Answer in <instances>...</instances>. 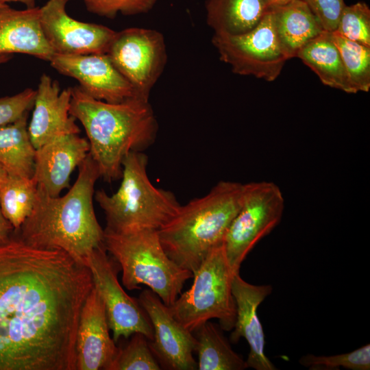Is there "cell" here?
<instances>
[{"mask_svg": "<svg viewBox=\"0 0 370 370\" xmlns=\"http://www.w3.org/2000/svg\"><path fill=\"white\" fill-rule=\"evenodd\" d=\"M89 269L60 249L0 239V370H76Z\"/></svg>", "mask_w": 370, "mask_h": 370, "instance_id": "1", "label": "cell"}, {"mask_svg": "<svg viewBox=\"0 0 370 370\" xmlns=\"http://www.w3.org/2000/svg\"><path fill=\"white\" fill-rule=\"evenodd\" d=\"M78 169L75 183L63 196L51 197L38 188L33 210L16 232L29 245L62 250L86 266L88 256L103 246L104 230L93 206L100 174L90 153Z\"/></svg>", "mask_w": 370, "mask_h": 370, "instance_id": "2", "label": "cell"}, {"mask_svg": "<svg viewBox=\"0 0 370 370\" xmlns=\"http://www.w3.org/2000/svg\"><path fill=\"white\" fill-rule=\"evenodd\" d=\"M70 114L84 127L89 153L100 177L121 178L122 164L132 151H143L156 140L158 124L149 99L133 97L120 103L95 99L79 85L71 87Z\"/></svg>", "mask_w": 370, "mask_h": 370, "instance_id": "3", "label": "cell"}, {"mask_svg": "<svg viewBox=\"0 0 370 370\" xmlns=\"http://www.w3.org/2000/svg\"><path fill=\"white\" fill-rule=\"evenodd\" d=\"M244 184L221 181L204 196L181 205L158 230L162 247L176 264L195 272L208 253L223 244L243 201Z\"/></svg>", "mask_w": 370, "mask_h": 370, "instance_id": "4", "label": "cell"}, {"mask_svg": "<svg viewBox=\"0 0 370 370\" xmlns=\"http://www.w3.org/2000/svg\"><path fill=\"white\" fill-rule=\"evenodd\" d=\"M147 164L143 151L130 152L123 161L117 190L111 195L104 190L95 193L106 216L105 230L117 233L158 230L177 214L181 204L172 192L151 182Z\"/></svg>", "mask_w": 370, "mask_h": 370, "instance_id": "5", "label": "cell"}, {"mask_svg": "<svg viewBox=\"0 0 370 370\" xmlns=\"http://www.w3.org/2000/svg\"><path fill=\"white\" fill-rule=\"evenodd\" d=\"M103 245L119 264L127 289H140V285H145L167 306L181 294L186 281L193 277L191 271L168 256L156 230L117 233L104 229Z\"/></svg>", "mask_w": 370, "mask_h": 370, "instance_id": "6", "label": "cell"}, {"mask_svg": "<svg viewBox=\"0 0 370 370\" xmlns=\"http://www.w3.org/2000/svg\"><path fill=\"white\" fill-rule=\"evenodd\" d=\"M234 275L223 244L213 248L193 273L191 287L168 306L173 317L192 332L212 319L219 320L222 330H232L236 315L232 291Z\"/></svg>", "mask_w": 370, "mask_h": 370, "instance_id": "7", "label": "cell"}, {"mask_svg": "<svg viewBox=\"0 0 370 370\" xmlns=\"http://www.w3.org/2000/svg\"><path fill=\"white\" fill-rule=\"evenodd\" d=\"M284 199L280 188L271 182L244 184L241 206L223 240L229 265L234 274L256 243L280 222Z\"/></svg>", "mask_w": 370, "mask_h": 370, "instance_id": "8", "label": "cell"}, {"mask_svg": "<svg viewBox=\"0 0 370 370\" xmlns=\"http://www.w3.org/2000/svg\"><path fill=\"white\" fill-rule=\"evenodd\" d=\"M212 43L233 73L267 82L275 80L289 60L278 39L271 8L250 31L233 36L214 34Z\"/></svg>", "mask_w": 370, "mask_h": 370, "instance_id": "9", "label": "cell"}, {"mask_svg": "<svg viewBox=\"0 0 370 370\" xmlns=\"http://www.w3.org/2000/svg\"><path fill=\"white\" fill-rule=\"evenodd\" d=\"M106 54L138 96L149 99L167 61L164 36L155 29L127 28L116 32Z\"/></svg>", "mask_w": 370, "mask_h": 370, "instance_id": "10", "label": "cell"}, {"mask_svg": "<svg viewBox=\"0 0 370 370\" xmlns=\"http://www.w3.org/2000/svg\"><path fill=\"white\" fill-rule=\"evenodd\" d=\"M93 286L101 298L112 338L116 343L121 337L128 338L141 333L151 341L153 330L150 319L138 301L123 290L117 278V268L108 258L103 246L94 249L87 257Z\"/></svg>", "mask_w": 370, "mask_h": 370, "instance_id": "11", "label": "cell"}, {"mask_svg": "<svg viewBox=\"0 0 370 370\" xmlns=\"http://www.w3.org/2000/svg\"><path fill=\"white\" fill-rule=\"evenodd\" d=\"M67 2L48 0L40 8L41 27L54 53H106L116 32L102 25L72 18L66 11Z\"/></svg>", "mask_w": 370, "mask_h": 370, "instance_id": "12", "label": "cell"}, {"mask_svg": "<svg viewBox=\"0 0 370 370\" xmlns=\"http://www.w3.org/2000/svg\"><path fill=\"white\" fill-rule=\"evenodd\" d=\"M138 302L153 327V337L149 346L154 356L169 369H197L193 357L197 341L193 332L173 317L169 307L151 290L143 291Z\"/></svg>", "mask_w": 370, "mask_h": 370, "instance_id": "13", "label": "cell"}, {"mask_svg": "<svg viewBox=\"0 0 370 370\" xmlns=\"http://www.w3.org/2000/svg\"><path fill=\"white\" fill-rule=\"evenodd\" d=\"M49 62L60 74L77 80L82 89L95 99L120 103L133 97H140L106 53H54Z\"/></svg>", "mask_w": 370, "mask_h": 370, "instance_id": "14", "label": "cell"}, {"mask_svg": "<svg viewBox=\"0 0 370 370\" xmlns=\"http://www.w3.org/2000/svg\"><path fill=\"white\" fill-rule=\"evenodd\" d=\"M109 330L103 302L93 286L80 312L75 342L76 370H110L119 348Z\"/></svg>", "mask_w": 370, "mask_h": 370, "instance_id": "15", "label": "cell"}, {"mask_svg": "<svg viewBox=\"0 0 370 370\" xmlns=\"http://www.w3.org/2000/svg\"><path fill=\"white\" fill-rule=\"evenodd\" d=\"M88 139L79 134L59 136L36 149L32 177L39 189L51 197L70 188L73 171L89 153Z\"/></svg>", "mask_w": 370, "mask_h": 370, "instance_id": "16", "label": "cell"}, {"mask_svg": "<svg viewBox=\"0 0 370 370\" xmlns=\"http://www.w3.org/2000/svg\"><path fill=\"white\" fill-rule=\"evenodd\" d=\"M71 87L61 90L58 81L42 74L37 89L32 118L28 125L31 141L36 149L65 134L80 130L70 113Z\"/></svg>", "mask_w": 370, "mask_h": 370, "instance_id": "17", "label": "cell"}, {"mask_svg": "<svg viewBox=\"0 0 370 370\" xmlns=\"http://www.w3.org/2000/svg\"><path fill=\"white\" fill-rule=\"evenodd\" d=\"M236 315L230 336L232 343L244 338L249 346L246 361L247 368L256 370H275V365L264 353L265 338L261 322L258 316L260 304L271 293L270 285H254L245 281L236 273L232 283Z\"/></svg>", "mask_w": 370, "mask_h": 370, "instance_id": "18", "label": "cell"}, {"mask_svg": "<svg viewBox=\"0 0 370 370\" xmlns=\"http://www.w3.org/2000/svg\"><path fill=\"white\" fill-rule=\"evenodd\" d=\"M40 8L18 10L0 8V56L24 53L50 61L54 54L43 34Z\"/></svg>", "mask_w": 370, "mask_h": 370, "instance_id": "19", "label": "cell"}, {"mask_svg": "<svg viewBox=\"0 0 370 370\" xmlns=\"http://www.w3.org/2000/svg\"><path fill=\"white\" fill-rule=\"evenodd\" d=\"M273 23L279 42L288 59L324 30L304 0H293L271 7Z\"/></svg>", "mask_w": 370, "mask_h": 370, "instance_id": "20", "label": "cell"}, {"mask_svg": "<svg viewBox=\"0 0 370 370\" xmlns=\"http://www.w3.org/2000/svg\"><path fill=\"white\" fill-rule=\"evenodd\" d=\"M269 8L264 0H208L206 22L214 34L239 35L254 28Z\"/></svg>", "mask_w": 370, "mask_h": 370, "instance_id": "21", "label": "cell"}, {"mask_svg": "<svg viewBox=\"0 0 370 370\" xmlns=\"http://www.w3.org/2000/svg\"><path fill=\"white\" fill-rule=\"evenodd\" d=\"M325 86L347 93H357L348 78L340 52L332 33L323 31L297 53Z\"/></svg>", "mask_w": 370, "mask_h": 370, "instance_id": "22", "label": "cell"}, {"mask_svg": "<svg viewBox=\"0 0 370 370\" xmlns=\"http://www.w3.org/2000/svg\"><path fill=\"white\" fill-rule=\"evenodd\" d=\"M28 113L0 126V164L8 174L31 178L34 172L36 148L28 132Z\"/></svg>", "mask_w": 370, "mask_h": 370, "instance_id": "23", "label": "cell"}, {"mask_svg": "<svg viewBox=\"0 0 370 370\" xmlns=\"http://www.w3.org/2000/svg\"><path fill=\"white\" fill-rule=\"evenodd\" d=\"M195 332V351L198 354L197 369L243 370L246 361L231 347L221 331L206 321Z\"/></svg>", "mask_w": 370, "mask_h": 370, "instance_id": "24", "label": "cell"}, {"mask_svg": "<svg viewBox=\"0 0 370 370\" xmlns=\"http://www.w3.org/2000/svg\"><path fill=\"white\" fill-rule=\"evenodd\" d=\"M38 186L33 177L6 174L0 180V207L5 218L18 231L31 214Z\"/></svg>", "mask_w": 370, "mask_h": 370, "instance_id": "25", "label": "cell"}, {"mask_svg": "<svg viewBox=\"0 0 370 370\" xmlns=\"http://www.w3.org/2000/svg\"><path fill=\"white\" fill-rule=\"evenodd\" d=\"M331 33L353 88L356 92H368L370 88V47L348 40L334 32Z\"/></svg>", "mask_w": 370, "mask_h": 370, "instance_id": "26", "label": "cell"}, {"mask_svg": "<svg viewBox=\"0 0 370 370\" xmlns=\"http://www.w3.org/2000/svg\"><path fill=\"white\" fill-rule=\"evenodd\" d=\"M149 341L141 333H134L129 343L118 353L110 370H160Z\"/></svg>", "mask_w": 370, "mask_h": 370, "instance_id": "27", "label": "cell"}, {"mask_svg": "<svg viewBox=\"0 0 370 370\" xmlns=\"http://www.w3.org/2000/svg\"><path fill=\"white\" fill-rule=\"evenodd\" d=\"M334 32L348 40L370 47L369 6L361 1L351 5H345Z\"/></svg>", "mask_w": 370, "mask_h": 370, "instance_id": "28", "label": "cell"}, {"mask_svg": "<svg viewBox=\"0 0 370 370\" xmlns=\"http://www.w3.org/2000/svg\"><path fill=\"white\" fill-rule=\"evenodd\" d=\"M299 363L310 369H336L343 367L351 370L370 369V345L367 344L353 352L334 356H302Z\"/></svg>", "mask_w": 370, "mask_h": 370, "instance_id": "29", "label": "cell"}, {"mask_svg": "<svg viewBox=\"0 0 370 370\" xmlns=\"http://www.w3.org/2000/svg\"><path fill=\"white\" fill-rule=\"evenodd\" d=\"M68 1L69 0H67ZM158 0H84L92 14L113 19L118 14L132 16L149 12Z\"/></svg>", "mask_w": 370, "mask_h": 370, "instance_id": "30", "label": "cell"}, {"mask_svg": "<svg viewBox=\"0 0 370 370\" xmlns=\"http://www.w3.org/2000/svg\"><path fill=\"white\" fill-rule=\"evenodd\" d=\"M36 90L26 88L12 96L0 97V126L14 122L33 108Z\"/></svg>", "mask_w": 370, "mask_h": 370, "instance_id": "31", "label": "cell"}, {"mask_svg": "<svg viewBox=\"0 0 370 370\" xmlns=\"http://www.w3.org/2000/svg\"><path fill=\"white\" fill-rule=\"evenodd\" d=\"M319 21L324 31L332 32L336 29L341 12L345 5L343 0H304Z\"/></svg>", "mask_w": 370, "mask_h": 370, "instance_id": "32", "label": "cell"}, {"mask_svg": "<svg viewBox=\"0 0 370 370\" xmlns=\"http://www.w3.org/2000/svg\"><path fill=\"white\" fill-rule=\"evenodd\" d=\"M14 232L12 224L3 216L0 207V239L10 236Z\"/></svg>", "mask_w": 370, "mask_h": 370, "instance_id": "33", "label": "cell"}, {"mask_svg": "<svg viewBox=\"0 0 370 370\" xmlns=\"http://www.w3.org/2000/svg\"><path fill=\"white\" fill-rule=\"evenodd\" d=\"M4 3L18 2L24 4L26 8H33L36 7V0H1Z\"/></svg>", "mask_w": 370, "mask_h": 370, "instance_id": "34", "label": "cell"}, {"mask_svg": "<svg viewBox=\"0 0 370 370\" xmlns=\"http://www.w3.org/2000/svg\"><path fill=\"white\" fill-rule=\"evenodd\" d=\"M269 8L284 5L293 0H264Z\"/></svg>", "mask_w": 370, "mask_h": 370, "instance_id": "35", "label": "cell"}, {"mask_svg": "<svg viewBox=\"0 0 370 370\" xmlns=\"http://www.w3.org/2000/svg\"><path fill=\"white\" fill-rule=\"evenodd\" d=\"M12 58V55L6 54L0 56V64L7 62Z\"/></svg>", "mask_w": 370, "mask_h": 370, "instance_id": "36", "label": "cell"}, {"mask_svg": "<svg viewBox=\"0 0 370 370\" xmlns=\"http://www.w3.org/2000/svg\"><path fill=\"white\" fill-rule=\"evenodd\" d=\"M7 174L3 167L0 164V180Z\"/></svg>", "mask_w": 370, "mask_h": 370, "instance_id": "37", "label": "cell"}, {"mask_svg": "<svg viewBox=\"0 0 370 370\" xmlns=\"http://www.w3.org/2000/svg\"><path fill=\"white\" fill-rule=\"evenodd\" d=\"M5 3L3 2L1 0H0V8L3 6Z\"/></svg>", "mask_w": 370, "mask_h": 370, "instance_id": "38", "label": "cell"}]
</instances>
